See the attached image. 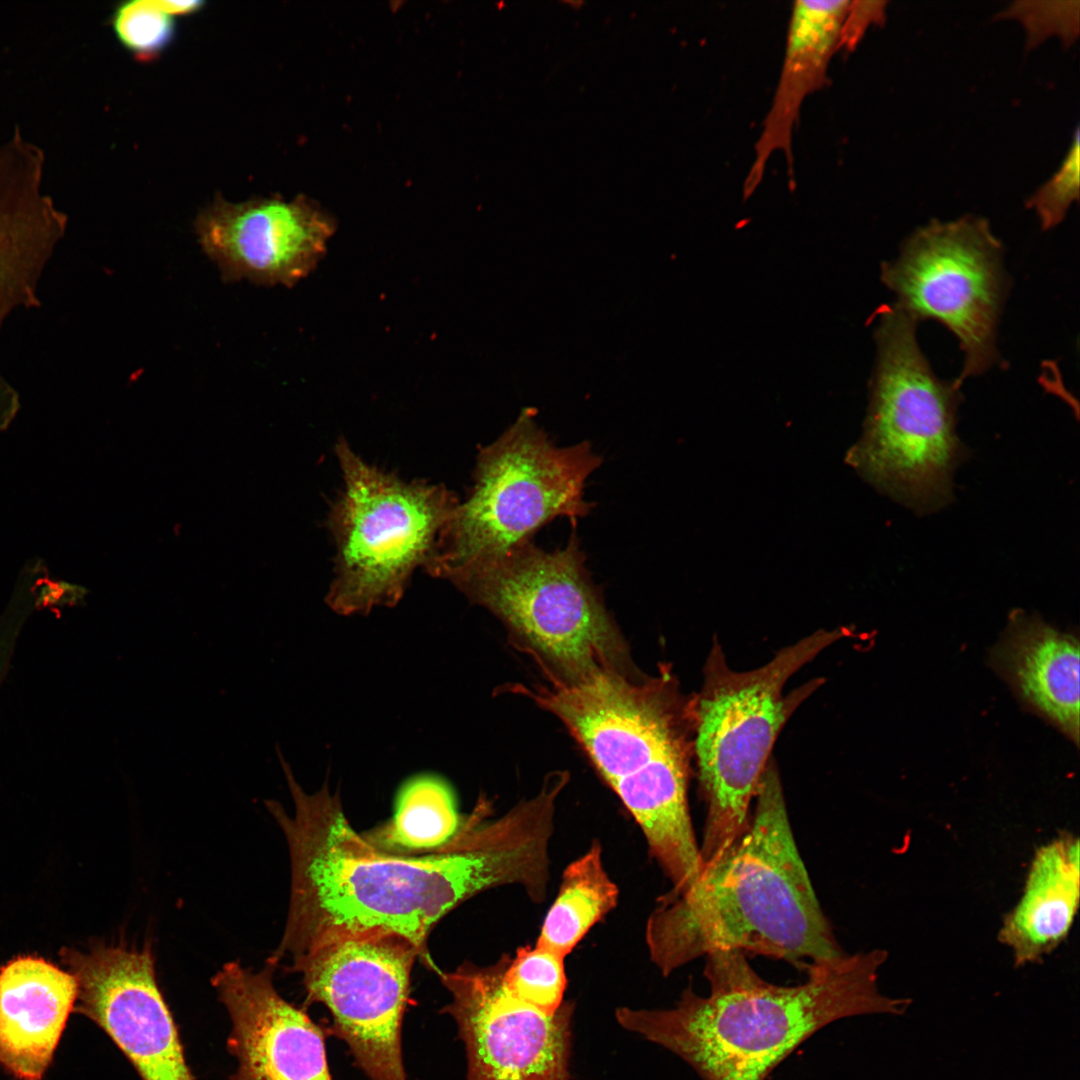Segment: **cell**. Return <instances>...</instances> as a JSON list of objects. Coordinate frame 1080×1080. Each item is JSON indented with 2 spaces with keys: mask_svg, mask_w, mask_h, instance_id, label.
<instances>
[{
  "mask_svg": "<svg viewBox=\"0 0 1080 1080\" xmlns=\"http://www.w3.org/2000/svg\"><path fill=\"white\" fill-rule=\"evenodd\" d=\"M417 948L383 932L339 938L292 959L309 1003L330 1012L332 1032L370 1080H407L402 1025Z\"/></svg>",
  "mask_w": 1080,
  "mask_h": 1080,
  "instance_id": "cell-11",
  "label": "cell"
},
{
  "mask_svg": "<svg viewBox=\"0 0 1080 1080\" xmlns=\"http://www.w3.org/2000/svg\"><path fill=\"white\" fill-rule=\"evenodd\" d=\"M160 8L170 15L188 14L201 6L200 1H156Z\"/></svg>",
  "mask_w": 1080,
  "mask_h": 1080,
  "instance_id": "cell-28",
  "label": "cell"
},
{
  "mask_svg": "<svg viewBox=\"0 0 1080 1080\" xmlns=\"http://www.w3.org/2000/svg\"><path fill=\"white\" fill-rule=\"evenodd\" d=\"M884 1H850L840 32V48L853 50L871 24L885 19Z\"/></svg>",
  "mask_w": 1080,
  "mask_h": 1080,
  "instance_id": "cell-26",
  "label": "cell"
},
{
  "mask_svg": "<svg viewBox=\"0 0 1080 1080\" xmlns=\"http://www.w3.org/2000/svg\"><path fill=\"white\" fill-rule=\"evenodd\" d=\"M78 996L74 975L25 955L0 968V1064L18 1080H42Z\"/></svg>",
  "mask_w": 1080,
  "mask_h": 1080,
  "instance_id": "cell-18",
  "label": "cell"
},
{
  "mask_svg": "<svg viewBox=\"0 0 1080 1080\" xmlns=\"http://www.w3.org/2000/svg\"><path fill=\"white\" fill-rule=\"evenodd\" d=\"M278 757L294 804L287 814L279 802L265 801L291 860L288 915L273 954L279 960L339 938L383 932L408 939L435 969L428 935L465 900L507 885L520 886L534 903L545 900L556 812L551 795L540 791L497 818L490 817V801L481 798L446 846L394 854L351 827L339 793L328 783L306 792Z\"/></svg>",
  "mask_w": 1080,
  "mask_h": 1080,
  "instance_id": "cell-1",
  "label": "cell"
},
{
  "mask_svg": "<svg viewBox=\"0 0 1080 1080\" xmlns=\"http://www.w3.org/2000/svg\"><path fill=\"white\" fill-rule=\"evenodd\" d=\"M279 961L271 955L258 971L227 962L211 979L230 1019L229 1080H332L321 1029L275 987Z\"/></svg>",
  "mask_w": 1080,
  "mask_h": 1080,
  "instance_id": "cell-15",
  "label": "cell"
},
{
  "mask_svg": "<svg viewBox=\"0 0 1080 1080\" xmlns=\"http://www.w3.org/2000/svg\"><path fill=\"white\" fill-rule=\"evenodd\" d=\"M463 820L450 785L438 776L422 774L401 786L391 820L363 836L384 852L426 853L446 846Z\"/></svg>",
  "mask_w": 1080,
  "mask_h": 1080,
  "instance_id": "cell-21",
  "label": "cell"
},
{
  "mask_svg": "<svg viewBox=\"0 0 1080 1080\" xmlns=\"http://www.w3.org/2000/svg\"><path fill=\"white\" fill-rule=\"evenodd\" d=\"M1002 251L988 221L966 215L918 228L900 255L881 265V280L898 307L917 321L940 322L958 339L964 354L959 385L999 360L996 331L1008 288Z\"/></svg>",
  "mask_w": 1080,
  "mask_h": 1080,
  "instance_id": "cell-10",
  "label": "cell"
},
{
  "mask_svg": "<svg viewBox=\"0 0 1080 1080\" xmlns=\"http://www.w3.org/2000/svg\"><path fill=\"white\" fill-rule=\"evenodd\" d=\"M1001 658L1022 695L1077 743L1078 642L1044 623L1024 620L1014 624Z\"/></svg>",
  "mask_w": 1080,
  "mask_h": 1080,
  "instance_id": "cell-20",
  "label": "cell"
},
{
  "mask_svg": "<svg viewBox=\"0 0 1080 1080\" xmlns=\"http://www.w3.org/2000/svg\"><path fill=\"white\" fill-rule=\"evenodd\" d=\"M887 952L875 949L810 963L805 982L764 980L746 954L706 956L709 991L691 985L669 1009L615 1010L618 1024L677 1055L702 1080H765L802 1043L849 1017L902 1015L911 1000L884 995L878 972Z\"/></svg>",
  "mask_w": 1080,
  "mask_h": 1080,
  "instance_id": "cell-2",
  "label": "cell"
},
{
  "mask_svg": "<svg viewBox=\"0 0 1080 1080\" xmlns=\"http://www.w3.org/2000/svg\"><path fill=\"white\" fill-rule=\"evenodd\" d=\"M20 410V398L15 388L0 374V433L7 430Z\"/></svg>",
  "mask_w": 1080,
  "mask_h": 1080,
  "instance_id": "cell-27",
  "label": "cell"
},
{
  "mask_svg": "<svg viewBox=\"0 0 1080 1080\" xmlns=\"http://www.w3.org/2000/svg\"><path fill=\"white\" fill-rule=\"evenodd\" d=\"M850 1H796L789 19L780 77L762 130L754 146V161L744 180L748 199L761 184L768 160L781 151L794 184L792 138L804 100L823 87Z\"/></svg>",
  "mask_w": 1080,
  "mask_h": 1080,
  "instance_id": "cell-17",
  "label": "cell"
},
{
  "mask_svg": "<svg viewBox=\"0 0 1080 1080\" xmlns=\"http://www.w3.org/2000/svg\"><path fill=\"white\" fill-rule=\"evenodd\" d=\"M618 897V887L604 867L601 844L595 840L563 871L535 944L566 957L616 907Z\"/></svg>",
  "mask_w": 1080,
  "mask_h": 1080,
  "instance_id": "cell-22",
  "label": "cell"
},
{
  "mask_svg": "<svg viewBox=\"0 0 1080 1080\" xmlns=\"http://www.w3.org/2000/svg\"><path fill=\"white\" fill-rule=\"evenodd\" d=\"M513 690L564 724L636 823L670 831L690 819L691 706L665 667Z\"/></svg>",
  "mask_w": 1080,
  "mask_h": 1080,
  "instance_id": "cell-4",
  "label": "cell"
},
{
  "mask_svg": "<svg viewBox=\"0 0 1080 1080\" xmlns=\"http://www.w3.org/2000/svg\"><path fill=\"white\" fill-rule=\"evenodd\" d=\"M877 358L865 432L854 464L880 488L921 511L950 496L963 457L956 431L955 380L933 372L916 337L917 320L895 303L876 312Z\"/></svg>",
  "mask_w": 1080,
  "mask_h": 1080,
  "instance_id": "cell-8",
  "label": "cell"
},
{
  "mask_svg": "<svg viewBox=\"0 0 1080 1080\" xmlns=\"http://www.w3.org/2000/svg\"><path fill=\"white\" fill-rule=\"evenodd\" d=\"M845 636L820 630L782 648L765 665L735 671L714 641L701 690L690 699L693 749L707 816L700 846L704 866L742 835L772 747L797 707L824 682L813 679L788 694V679Z\"/></svg>",
  "mask_w": 1080,
  "mask_h": 1080,
  "instance_id": "cell-5",
  "label": "cell"
},
{
  "mask_svg": "<svg viewBox=\"0 0 1080 1080\" xmlns=\"http://www.w3.org/2000/svg\"><path fill=\"white\" fill-rule=\"evenodd\" d=\"M565 957L535 944L519 948L504 971L508 991L520 1001L545 1013L563 1004L567 988Z\"/></svg>",
  "mask_w": 1080,
  "mask_h": 1080,
  "instance_id": "cell-23",
  "label": "cell"
},
{
  "mask_svg": "<svg viewBox=\"0 0 1080 1080\" xmlns=\"http://www.w3.org/2000/svg\"><path fill=\"white\" fill-rule=\"evenodd\" d=\"M40 151L15 135L0 145V334L11 313L39 305L43 270L65 216L41 191Z\"/></svg>",
  "mask_w": 1080,
  "mask_h": 1080,
  "instance_id": "cell-16",
  "label": "cell"
},
{
  "mask_svg": "<svg viewBox=\"0 0 1080 1080\" xmlns=\"http://www.w3.org/2000/svg\"><path fill=\"white\" fill-rule=\"evenodd\" d=\"M114 29L120 41L136 56L151 58L167 46L174 32L172 15L156 0H134L115 13Z\"/></svg>",
  "mask_w": 1080,
  "mask_h": 1080,
  "instance_id": "cell-24",
  "label": "cell"
},
{
  "mask_svg": "<svg viewBox=\"0 0 1080 1080\" xmlns=\"http://www.w3.org/2000/svg\"><path fill=\"white\" fill-rule=\"evenodd\" d=\"M1079 901V839L1062 832L1036 850L1023 893L999 930L1016 966L1039 962L1066 939Z\"/></svg>",
  "mask_w": 1080,
  "mask_h": 1080,
  "instance_id": "cell-19",
  "label": "cell"
},
{
  "mask_svg": "<svg viewBox=\"0 0 1080 1080\" xmlns=\"http://www.w3.org/2000/svg\"><path fill=\"white\" fill-rule=\"evenodd\" d=\"M195 228L225 281L287 287L315 269L334 233L331 220L303 199H216Z\"/></svg>",
  "mask_w": 1080,
  "mask_h": 1080,
  "instance_id": "cell-14",
  "label": "cell"
},
{
  "mask_svg": "<svg viewBox=\"0 0 1080 1080\" xmlns=\"http://www.w3.org/2000/svg\"><path fill=\"white\" fill-rule=\"evenodd\" d=\"M343 489L329 514L336 557L325 602L343 616L394 607L425 566L459 499L448 488L406 481L335 447Z\"/></svg>",
  "mask_w": 1080,
  "mask_h": 1080,
  "instance_id": "cell-9",
  "label": "cell"
},
{
  "mask_svg": "<svg viewBox=\"0 0 1080 1080\" xmlns=\"http://www.w3.org/2000/svg\"><path fill=\"white\" fill-rule=\"evenodd\" d=\"M742 835L681 893L667 892L645 938L663 976L720 950H739L799 968L845 954L821 909L789 822L775 761L759 781Z\"/></svg>",
  "mask_w": 1080,
  "mask_h": 1080,
  "instance_id": "cell-3",
  "label": "cell"
},
{
  "mask_svg": "<svg viewBox=\"0 0 1080 1080\" xmlns=\"http://www.w3.org/2000/svg\"><path fill=\"white\" fill-rule=\"evenodd\" d=\"M509 958L436 970L451 995L444 1011L465 1045L466 1080H570L575 1004L564 1001L548 1014L515 998L504 983Z\"/></svg>",
  "mask_w": 1080,
  "mask_h": 1080,
  "instance_id": "cell-12",
  "label": "cell"
},
{
  "mask_svg": "<svg viewBox=\"0 0 1080 1080\" xmlns=\"http://www.w3.org/2000/svg\"><path fill=\"white\" fill-rule=\"evenodd\" d=\"M1079 138L1077 128L1059 170L1027 201V207L1035 210L1044 230L1061 223L1070 205L1079 199Z\"/></svg>",
  "mask_w": 1080,
  "mask_h": 1080,
  "instance_id": "cell-25",
  "label": "cell"
},
{
  "mask_svg": "<svg viewBox=\"0 0 1080 1080\" xmlns=\"http://www.w3.org/2000/svg\"><path fill=\"white\" fill-rule=\"evenodd\" d=\"M61 957L78 983L74 1011L109 1036L141 1080H195L150 944L96 942Z\"/></svg>",
  "mask_w": 1080,
  "mask_h": 1080,
  "instance_id": "cell-13",
  "label": "cell"
},
{
  "mask_svg": "<svg viewBox=\"0 0 1080 1080\" xmlns=\"http://www.w3.org/2000/svg\"><path fill=\"white\" fill-rule=\"evenodd\" d=\"M601 463L590 442L557 446L531 410H523L479 448L471 491L441 532L426 570L448 580L532 539L557 517L576 524L593 507L585 484Z\"/></svg>",
  "mask_w": 1080,
  "mask_h": 1080,
  "instance_id": "cell-7",
  "label": "cell"
},
{
  "mask_svg": "<svg viewBox=\"0 0 1080 1080\" xmlns=\"http://www.w3.org/2000/svg\"><path fill=\"white\" fill-rule=\"evenodd\" d=\"M448 581L501 621L549 683L634 670L624 638L587 570L575 528L563 547L548 551L528 539Z\"/></svg>",
  "mask_w": 1080,
  "mask_h": 1080,
  "instance_id": "cell-6",
  "label": "cell"
}]
</instances>
